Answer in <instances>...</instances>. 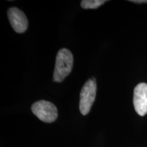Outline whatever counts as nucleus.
<instances>
[{
    "mask_svg": "<svg viewBox=\"0 0 147 147\" xmlns=\"http://www.w3.org/2000/svg\"><path fill=\"white\" fill-rule=\"evenodd\" d=\"M97 84L94 78L89 79L82 88L80 95L79 108L82 115H86L91 110L96 97Z\"/></svg>",
    "mask_w": 147,
    "mask_h": 147,
    "instance_id": "obj_2",
    "label": "nucleus"
},
{
    "mask_svg": "<svg viewBox=\"0 0 147 147\" xmlns=\"http://www.w3.org/2000/svg\"><path fill=\"white\" fill-rule=\"evenodd\" d=\"M8 17L12 29L16 33L25 32L28 27V21L25 13L16 7L8 9Z\"/></svg>",
    "mask_w": 147,
    "mask_h": 147,
    "instance_id": "obj_5",
    "label": "nucleus"
},
{
    "mask_svg": "<svg viewBox=\"0 0 147 147\" xmlns=\"http://www.w3.org/2000/svg\"><path fill=\"white\" fill-rule=\"evenodd\" d=\"M132 1L134 3H146L147 0H138V1H136V0H133V1Z\"/></svg>",
    "mask_w": 147,
    "mask_h": 147,
    "instance_id": "obj_7",
    "label": "nucleus"
},
{
    "mask_svg": "<svg viewBox=\"0 0 147 147\" xmlns=\"http://www.w3.org/2000/svg\"><path fill=\"white\" fill-rule=\"evenodd\" d=\"M106 1V0H82L81 7L84 9H96Z\"/></svg>",
    "mask_w": 147,
    "mask_h": 147,
    "instance_id": "obj_6",
    "label": "nucleus"
},
{
    "mask_svg": "<svg viewBox=\"0 0 147 147\" xmlns=\"http://www.w3.org/2000/svg\"><path fill=\"white\" fill-rule=\"evenodd\" d=\"M133 102L134 108L140 116L147 114V84L140 83L134 91Z\"/></svg>",
    "mask_w": 147,
    "mask_h": 147,
    "instance_id": "obj_4",
    "label": "nucleus"
},
{
    "mask_svg": "<svg viewBox=\"0 0 147 147\" xmlns=\"http://www.w3.org/2000/svg\"><path fill=\"white\" fill-rule=\"evenodd\" d=\"M74 65L72 53L67 49H62L59 51L56 57V61L53 80L61 82L70 74Z\"/></svg>",
    "mask_w": 147,
    "mask_h": 147,
    "instance_id": "obj_1",
    "label": "nucleus"
},
{
    "mask_svg": "<svg viewBox=\"0 0 147 147\" xmlns=\"http://www.w3.org/2000/svg\"><path fill=\"white\" fill-rule=\"evenodd\" d=\"M32 113L40 120L45 123H53L58 117L57 108L53 103L45 100L35 102L32 106Z\"/></svg>",
    "mask_w": 147,
    "mask_h": 147,
    "instance_id": "obj_3",
    "label": "nucleus"
}]
</instances>
